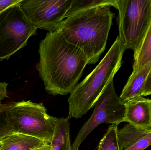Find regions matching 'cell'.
<instances>
[{"instance_id":"6da1fadb","label":"cell","mask_w":151,"mask_h":150,"mask_svg":"<svg viewBox=\"0 0 151 150\" xmlns=\"http://www.w3.org/2000/svg\"><path fill=\"white\" fill-rule=\"evenodd\" d=\"M39 53L36 68L46 91L54 96L70 94L88 64L84 53L56 31L47 33Z\"/></svg>"},{"instance_id":"7a4b0ae2","label":"cell","mask_w":151,"mask_h":150,"mask_svg":"<svg viewBox=\"0 0 151 150\" xmlns=\"http://www.w3.org/2000/svg\"><path fill=\"white\" fill-rule=\"evenodd\" d=\"M114 16L108 6L84 11L65 18L58 32L84 53L88 64H95L105 49Z\"/></svg>"},{"instance_id":"3957f363","label":"cell","mask_w":151,"mask_h":150,"mask_svg":"<svg viewBox=\"0 0 151 150\" xmlns=\"http://www.w3.org/2000/svg\"><path fill=\"white\" fill-rule=\"evenodd\" d=\"M119 36L105 56L70 94L69 119L81 118L95 106L107 85L113 80L122 63L125 51Z\"/></svg>"},{"instance_id":"277c9868","label":"cell","mask_w":151,"mask_h":150,"mask_svg":"<svg viewBox=\"0 0 151 150\" xmlns=\"http://www.w3.org/2000/svg\"><path fill=\"white\" fill-rule=\"evenodd\" d=\"M7 115L13 133L35 137L47 143L51 142L58 118L48 114L42 103L31 100L13 102Z\"/></svg>"},{"instance_id":"5b68a950","label":"cell","mask_w":151,"mask_h":150,"mask_svg":"<svg viewBox=\"0 0 151 150\" xmlns=\"http://www.w3.org/2000/svg\"><path fill=\"white\" fill-rule=\"evenodd\" d=\"M119 38L125 50L137 51L151 21V0H116Z\"/></svg>"},{"instance_id":"8992f818","label":"cell","mask_w":151,"mask_h":150,"mask_svg":"<svg viewBox=\"0 0 151 150\" xmlns=\"http://www.w3.org/2000/svg\"><path fill=\"white\" fill-rule=\"evenodd\" d=\"M37 29L28 20L19 4L0 13V61L8 60L26 46Z\"/></svg>"},{"instance_id":"52a82bcc","label":"cell","mask_w":151,"mask_h":150,"mask_svg":"<svg viewBox=\"0 0 151 150\" xmlns=\"http://www.w3.org/2000/svg\"><path fill=\"white\" fill-rule=\"evenodd\" d=\"M94 107L92 115L79 130L72 145V150H79L81 144L100 124L106 123L118 126L124 122L126 104L117 95L113 80L107 85Z\"/></svg>"},{"instance_id":"ba28073f","label":"cell","mask_w":151,"mask_h":150,"mask_svg":"<svg viewBox=\"0 0 151 150\" xmlns=\"http://www.w3.org/2000/svg\"><path fill=\"white\" fill-rule=\"evenodd\" d=\"M72 0H21L19 4L27 18L37 29L58 31Z\"/></svg>"},{"instance_id":"9c48e42d","label":"cell","mask_w":151,"mask_h":150,"mask_svg":"<svg viewBox=\"0 0 151 150\" xmlns=\"http://www.w3.org/2000/svg\"><path fill=\"white\" fill-rule=\"evenodd\" d=\"M125 104L124 122L141 130L151 132V100L139 97Z\"/></svg>"},{"instance_id":"30bf717a","label":"cell","mask_w":151,"mask_h":150,"mask_svg":"<svg viewBox=\"0 0 151 150\" xmlns=\"http://www.w3.org/2000/svg\"><path fill=\"white\" fill-rule=\"evenodd\" d=\"M150 132L137 128L128 123L118 129V135L122 150H144L151 145Z\"/></svg>"},{"instance_id":"8fae6325","label":"cell","mask_w":151,"mask_h":150,"mask_svg":"<svg viewBox=\"0 0 151 150\" xmlns=\"http://www.w3.org/2000/svg\"><path fill=\"white\" fill-rule=\"evenodd\" d=\"M151 70V62L141 69L132 72L128 79L120 96V98L126 103L141 96V92Z\"/></svg>"},{"instance_id":"7c38bea8","label":"cell","mask_w":151,"mask_h":150,"mask_svg":"<svg viewBox=\"0 0 151 150\" xmlns=\"http://www.w3.org/2000/svg\"><path fill=\"white\" fill-rule=\"evenodd\" d=\"M0 150H33L47 143L22 134L13 133L0 141Z\"/></svg>"},{"instance_id":"4fadbf2b","label":"cell","mask_w":151,"mask_h":150,"mask_svg":"<svg viewBox=\"0 0 151 150\" xmlns=\"http://www.w3.org/2000/svg\"><path fill=\"white\" fill-rule=\"evenodd\" d=\"M51 150H72L70 137L69 118H58L50 142Z\"/></svg>"},{"instance_id":"5bb4252c","label":"cell","mask_w":151,"mask_h":150,"mask_svg":"<svg viewBox=\"0 0 151 150\" xmlns=\"http://www.w3.org/2000/svg\"><path fill=\"white\" fill-rule=\"evenodd\" d=\"M133 71L136 72L151 62V21L142 41L134 53Z\"/></svg>"},{"instance_id":"9a60e30c","label":"cell","mask_w":151,"mask_h":150,"mask_svg":"<svg viewBox=\"0 0 151 150\" xmlns=\"http://www.w3.org/2000/svg\"><path fill=\"white\" fill-rule=\"evenodd\" d=\"M116 0H72L65 18L88 10L103 7L116 8Z\"/></svg>"},{"instance_id":"2e32d148","label":"cell","mask_w":151,"mask_h":150,"mask_svg":"<svg viewBox=\"0 0 151 150\" xmlns=\"http://www.w3.org/2000/svg\"><path fill=\"white\" fill-rule=\"evenodd\" d=\"M118 125L112 124L102 138L97 150H122L118 135Z\"/></svg>"},{"instance_id":"e0dca14e","label":"cell","mask_w":151,"mask_h":150,"mask_svg":"<svg viewBox=\"0 0 151 150\" xmlns=\"http://www.w3.org/2000/svg\"><path fill=\"white\" fill-rule=\"evenodd\" d=\"M13 102L0 105V141L6 136L13 134L7 119L8 109L12 105Z\"/></svg>"},{"instance_id":"ac0fdd59","label":"cell","mask_w":151,"mask_h":150,"mask_svg":"<svg viewBox=\"0 0 151 150\" xmlns=\"http://www.w3.org/2000/svg\"><path fill=\"white\" fill-rule=\"evenodd\" d=\"M21 0H0V13L8 8L19 4Z\"/></svg>"},{"instance_id":"d6986e66","label":"cell","mask_w":151,"mask_h":150,"mask_svg":"<svg viewBox=\"0 0 151 150\" xmlns=\"http://www.w3.org/2000/svg\"><path fill=\"white\" fill-rule=\"evenodd\" d=\"M151 95V70L145 82V84L141 92V96H147Z\"/></svg>"},{"instance_id":"ffe728a7","label":"cell","mask_w":151,"mask_h":150,"mask_svg":"<svg viewBox=\"0 0 151 150\" xmlns=\"http://www.w3.org/2000/svg\"><path fill=\"white\" fill-rule=\"evenodd\" d=\"M8 84L6 82H0V105L2 104V101L9 97L7 92Z\"/></svg>"},{"instance_id":"44dd1931","label":"cell","mask_w":151,"mask_h":150,"mask_svg":"<svg viewBox=\"0 0 151 150\" xmlns=\"http://www.w3.org/2000/svg\"><path fill=\"white\" fill-rule=\"evenodd\" d=\"M33 150H51L50 144H47Z\"/></svg>"},{"instance_id":"7402d4cb","label":"cell","mask_w":151,"mask_h":150,"mask_svg":"<svg viewBox=\"0 0 151 150\" xmlns=\"http://www.w3.org/2000/svg\"><path fill=\"white\" fill-rule=\"evenodd\" d=\"M148 138H151V132H150L148 136Z\"/></svg>"},{"instance_id":"603a6c76","label":"cell","mask_w":151,"mask_h":150,"mask_svg":"<svg viewBox=\"0 0 151 150\" xmlns=\"http://www.w3.org/2000/svg\"><path fill=\"white\" fill-rule=\"evenodd\" d=\"M1 142H0V148H1Z\"/></svg>"},{"instance_id":"cb8c5ba5","label":"cell","mask_w":151,"mask_h":150,"mask_svg":"<svg viewBox=\"0 0 151 150\" xmlns=\"http://www.w3.org/2000/svg\"><path fill=\"white\" fill-rule=\"evenodd\" d=\"M150 100H151V99H150Z\"/></svg>"}]
</instances>
